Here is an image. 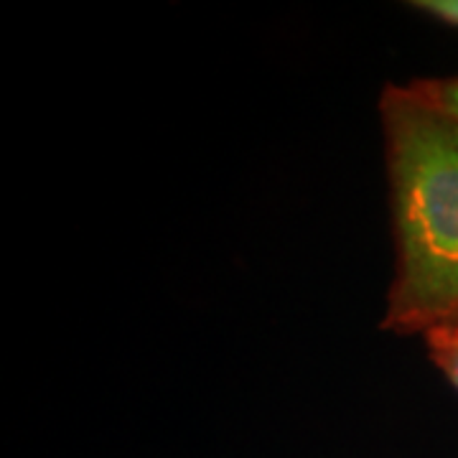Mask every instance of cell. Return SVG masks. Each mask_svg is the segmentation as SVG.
<instances>
[{
    "instance_id": "277c9868",
    "label": "cell",
    "mask_w": 458,
    "mask_h": 458,
    "mask_svg": "<svg viewBox=\"0 0 458 458\" xmlns=\"http://www.w3.org/2000/svg\"><path fill=\"white\" fill-rule=\"evenodd\" d=\"M423 13L441 18L451 26H458V0H420L415 3Z\"/></svg>"
},
{
    "instance_id": "3957f363",
    "label": "cell",
    "mask_w": 458,
    "mask_h": 458,
    "mask_svg": "<svg viewBox=\"0 0 458 458\" xmlns=\"http://www.w3.org/2000/svg\"><path fill=\"white\" fill-rule=\"evenodd\" d=\"M418 89V95L436 105L438 110H443L445 114L456 117L458 120V77L454 80H433V82H415L412 84Z\"/></svg>"
},
{
    "instance_id": "7a4b0ae2",
    "label": "cell",
    "mask_w": 458,
    "mask_h": 458,
    "mask_svg": "<svg viewBox=\"0 0 458 458\" xmlns=\"http://www.w3.org/2000/svg\"><path fill=\"white\" fill-rule=\"evenodd\" d=\"M423 336H426L428 354H430L433 364L458 390V318L430 328Z\"/></svg>"
},
{
    "instance_id": "6da1fadb",
    "label": "cell",
    "mask_w": 458,
    "mask_h": 458,
    "mask_svg": "<svg viewBox=\"0 0 458 458\" xmlns=\"http://www.w3.org/2000/svg\"><path fill=\"white\" fill-rule=\"evenodd\" d=\"M394 222V278L382 328L426 334L458 318V120L418 89L379 98Z\"/></svg>"
}]
</instances>
